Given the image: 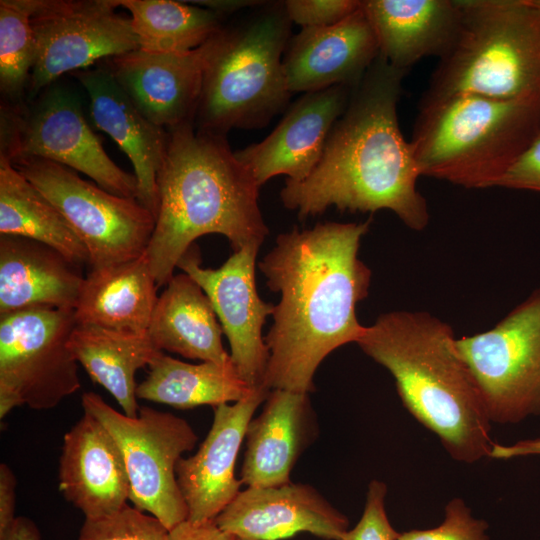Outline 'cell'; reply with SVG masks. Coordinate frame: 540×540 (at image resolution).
<instances>
[{
    "label": "cell",
    "mask_w": 540,
    "mask_h": 540,
    "mask_svg": "<svg viewBox=\"0 0 540 540\" xmlns=\"http://www.w3.org/2000/svg\"><path fill=\"white\" fill-rule=\"evenodd\" d=\"M69 348L90 378L103 386L117 401L123 413L136 417V372L149 366L160 352L147 332L132 333L92 325H76Z\"/></svg>",
    "instance_id": "27"
},
{
    "label": "cell",
    "mask_w": 540,
    "mask_h": 540,
    "mask_svg": "<svg viewBox=\"0 0 540 540\" xmlns=\"http://www.w3.org/2000/svg\"><path fill=\"white\" fill-rule=\"evenodd\" d=\"M495 187L540 194V132L496 182Z\"/></svg>",
    "instance_id": "36"
},
{
    "label": "cell",
    "mask_w": 540,
    "mask_h": 540,
    "mask_svg": "<svg viewBox=\"0 0 540 540\" xmlns=\"http://www.w3.org/2000/svg\"><path fill=\"white\" fill-rule=\"evenodd\" d=\"M168 533L159 519L127 504L112 514L85 519L78 540H167Z\"/></svg>",
    "instance_id": "32"
},
{
    "label": "cell",
    "mask_w": 540,
    "mask_h": 540,
    "mask_svg": "<svg viewBox=\"0 0 540 540\" xmlns=\"http://www.w3.org/2000/svg\"><path fill=\"white\" fill-rule=\"evenodd\" d=\"M540 132V95L455 94L420 101L410 142L420 176L468 188L496 182Z\"/></svg>",
    "instance_id": "5"
},
{
    "label": "cell",
    "mask_w": 540,
    "mask_h": 540,
    "mask_svg": "<svg viewBox=\"0 0 540 540\" xmlns=\"http://www.w3.org/2000/svg\"><path fill=\"white\" fill-rule=\"evenodd\" d=\"M80 267L44 243L0 235V315L31 308L74 310L85 278Z\"/></svg>",
    "instance_id": "23"
},
{
    "label": "cell",
    "mask_w": 540,
    "mask_h": 540,
    "mask_svg": "<svg viewBox=\"0 0 540 540\" xmlns=\"http://www.w3.org/2000/svg\"><path fill=\"white\" fill-rule=\"evenodd\" d=\"M34 8L35 0L0 1V87L11 96L28 84L34 64Z\"/></svg>",
    "instance_id": "31"
},
{
    "label": "cell",
    "mask_w": 540,
    "mask_h": 540,
    "mask_svg": "<svg viewBox=\"0 0 540 540\" xmlns=\"http://www.w3.org/2000/svg\"><path fill=\"white\" fill-rule=\"evenodd\" d=\"M130 12L139 49L182 53L206 43L222 27L220 14L209 8L171 0H118Z\"/></svg>",
    "instance_id": "30"
},
{
    "label": "cell",
    "mask_w": 540,
    "mask_h": 540,
    "mask_svg": "<svg viewBox=\"0 0 540 540\" xmlns=\"http://www.w3.org/2000/svg\"><path fill=\"white\" fill-rule=\"evenodd\" d=\"M489 420L540 416V286L493 328L456 339Z\"/></svg>",
    "instance_id": "9"
},
{
    "label": "cell",
    "mask_w": 540,
    "mask_h": 540,
    "mask_svg": "<svg viewBox=\"0 0 540 540\" xmlns=\"http://www.w3.org/2000/svg\"><path fill=\"white\" fill-rule=\"evenodd\" d=\"M532 455L540 456V438L519 440L511 445L493 443L489 457L507 460Z\"/></svg>",
    "instance_id": "39"
},
{
    "label": "cell",
    "mask_w": 540,
    "mask_h": 540,
    "mask_svg": "<svg viewBox=\"0 0 540 540\" xmlns=\"http://www.w3.org/2000/svg\"><path fill=\"white\" fill-rule=\"evenodd\" d=\"M73 309L31 308L0 315V418L15 407H56L80 389L69 348Z\"/></svg>",
    "instance_id": "10"
},
{
    "label": "cell",
    "mask_w": 540,
    "mask_h": 540,
    "mask_svg": "<svg viewBox=\"0 0 540 540\" xmlns=\"http://www.w3.org/2000/svg\"><path fill=\"white\" fill-rule=\"evenodd\" d=\"M149 368L147 377L137 386V398L178 409L237 402L253 389L233 364H191L160 351Z\"/></svg>",
    "instance_id": "29"
},
{
    "label": "cell",
    "mask_w": 540,
    "mask_h": 540,
    "mask_svg": "<svg viewBox=\"0 0 540 540\" xmlns=\"http://www.w3.org/2000/svg\"><path fill=\"white\" fill-rule=\"evenodd\" d=\"M361 6L358 0H287L285 11L291 22L306 27L334 25Z\"/></svg>",
    "instance_id": "35"
},
{
    "label": "cell",
    "mask_w": 540,
    "mask_h": 540,
    "mask_svg": "<svg viewBox=\"0 0 540 540\" xmlns=\"http://www.w3.org/2000/svg\"><path fill=\"white\" fill-rule=\"evenodd\" d=\"M58 479L65 499L85 519L117 512L130 498L121 451L105 426L87 412L64 435Z\"/></svg>",
    "instance_id": "20"
},
{
    "label": "cell",
    "mask_w": 540,
    "mask_h": 540,
    "mask_svg": "<svg viewBox=\"0 0 540 540\" xmlns=\"http://www.w3.org/2000/svg\"><path fill=\"white\" fill-rule=\"evenodd\" d=\"M239 540H241V539H239Z\"/></svg>",
    "instance_id": "42"
},
{
    "label": "cell",
    "mask_w": 540,
    "mask_h": 540,
    "mask_svg": "<svg viewBox=\"0 0 540 540\" xmlns=\"http://www.w3.org/2000/svg\"><path fill=\"white\" fill-rule=\"evenodd\" d=\"M378 55L361 5L334 25L302 28L290 38L283 58L288 89L305 94L338 85L354 88Z\"/></svg>",
    "instance_id": "18"
},
{
    "label": "cell",
    "mask_w": 540,
    "mask_h": 540,
    "mask_svg": "<svg viewBox=\"0 0 540 540\" xmlns=\"http://www.w3.org/2000/svg\"><path fill=\"white\" fill-rule=\"evenodd\" d=\"M118 7V0H35L30 94L64 73L139 49L131 18L117 12Z\"/></svg>",
    "instance_id": "13"
},
{
    "label": "cell",
    "mask_w": 540,
    "mask_h": 540,
    "mask_svg": "<svg viewBox=\"0 0 540 540\" xmlns=\"http://www.w3.org/2000/svg\"><path fill=\"white\" fill-rule=\"evenodd\" d=\"M352 89L338 85L305 93L266 138L236 151L237 159L259 186L281 174L289 181H303L317 166Z\"/></svg>",
    "instance_id": "16"
},
{
    "label": "cell",
    "mask_w": 540,
    "mask_h": 540,
    "mask_svg": "<svg viewBox=\"0 0 540 540\" xmlns=\"http://www.w3.org/2000/svg\"><path fill=\"white\" fill-rule=\"evenodd\" d=\"M1 150L11 161L37 157L84 173L102 189L136 198L137 179L105 152L83 116L78 99L50 89L24 117H1Z\"/></svg>",
    "instance_id": "12"
},
{
    "label": "cell",
    "mask_w": 540,
    "mask_h": 540,
    "mask_svg": "<svg viewBox=\"0 0 540 540\" xmlns=\"http://www.w3.org/2000/svg\"><path fill=\"white\" fill-rule=\"evenodd\" d=\"M370 223L295 227L280 234L259 263L267 286L281 294L264 338L269 350L264 385L269 390L309 394L324 358L357 343L364 333L356 307L368 295L371 270L358 251Z\"/></svg>",
    "instance_id": "1"
},
{
    "label": "cell",
    "mask_w": 540,
    "mask_h": 540,
    "mask_svg": "<svg viewBox=\"0 0 540 540\" xmlns=\"http://www.w3.org/2000/svg\"><path fill=\"white\" fill-rule=\"evenodd\" d=\"M406 74L378 55L352 89L315 169L303 181H286L280 193L286 208L300 219L331 206L362 213L386 209L410 229H425L429 212L417 188L420 173L397 116Z\"/></svg>",
    "instance_id": "2"
},
{
    "label": "cell",
    "mask_w": 540,
    "mask_h": 540,
    "mask_svg": "<svg viewBox=\"0 0 540 540\" xmlns=\"http://www.w3.org/2000/svg\"><path fill=\"white\" fill-rule=\"evenodd\" d=\"M210 39L182 53L137 49L113 57L110 71L151 122L170 130L195 118Z\"/></svg>",
    "instance_id": "19"
},
{
    "label": "cell",
    "mask_w": 540,
    "mask_h": 540,
    "mask_svg": "<svg viewBox=\"0 0 540 540\" xmlns=\"http://www.w3.org/2000/svg\"><path fill=\"white\" fill-rule=\"evenodd\" d=\"M487 529L486 521L474 517L464 500L454 498L446 504L439 526L406 531L397 540H490Z\"/></svg>",
    "instance_id": "33"
},
{
    "label": "cell",
    "mask_w": 540,
    "mask_h": 540,
    "mask_svg": "<svg viewBox=\"0 0 540 540\" xmlns=\"http://www.w3.org/2000/svg\"><path fill=\"white\" fill-rule=\"evenodd\" d=\"M0 235L44 243L75 264H89L88 251L57 208L0 152Z\"/></svg>",
    "instance_id": "28"
},
{
    "label": "cell",
    "mask_w": 540,
    "mask_h": 540,
    "mask_svg": "<svg viewBox=\"0 0 540 540\" xmlns=\"http://www.w3.org/2000/svg\"><path fill=\"white\" fill-rule=\"evenodd\" d=\"M147 333L154 346L185 358L233 364L223 330L200 285L186 273L173 276L158 296Z\"/></svg>",
    "instance_id": "25"
},
{
    "label": "cell",
    "mask_w": 540,
    "mask_h": 540,
    "mask_svg": "<svg viewBox=\"0 0 540 540\" xmlns=\"http://www.w3.org/2000/svg\"><path fill=\"white\" fill-rule=\"evenodd\" d=\"M158 209L145 251L158 287L206 234H221L234 250L263 243L268 234L258 204L260 186L237 159L226 136L195 131L193 122L169 130L157 178Z\"/></svg>",
    "instance_id": "3"
},
{
    "label": "cell",
    "mask_w": 540,
    "mask_h": 540,
    "mask_svg": "<svg viewBox=\"0 0 540 540\" xmlns=\"http://www.w3.org/2000/svg\"><path fill=\"white\" fill-rule=\"evenodd\" d=\"M16 477L5 463L0 464V536L4 535L14 522Z\"/></svg>",
    "instance_id": "38"
},
{
    "label": "cell",
    "mask_w": 540,
    "mask_h": 540,
    "mask_svg": "<svg viewBox=\"0 0 540 540\" xmlns=\"http://www.w3.org/2000/svg\"><path fill=\"white\" fill-rule=\"evenodd\" d=\"M449 324L425 311L380 315L357 341L393 376L411 415L464 463L489 457L491 421Z\"/></svg>",
    "instance_id": "4"
},
{
    "label": "cell",
    "mask_w": 540,
    "mask_h": 540,
    "mask_svg": "<svg viewBox=\"0 0 540 540\" xmlns=\"http://www.w3.org/2000/svg\"><path fill=\"white\" fill-rule=\"evenodd\" d=\"M167 540H239L218 527L215 520L205 522L183 521L169 530Z\"/></svg>",
    "instance_id": "37"
},
{
    "label": "cell",
    "mask_w": 540,
    "mask_h": 540,
    "mask_svg": "<svg viewBox=\"0 0 540 540\" xmlns=\"http://www.w3.org/2000/svg\"><path fill=\"white\" fill-rule=\"evenodd\" d=\"M11 162L57 208L83 242L91 270L145 253L155 217L136 198L114 195L47 159L30 157Z\"/></svg>",
    "instance_id": "11"
},
{
    "label": "cell",
    "mask_w": 540,
    "mask_h": 540,
    "mask_svg": "<svg viewBox=\"0 0 540 540\" xmlns=\"http://www.w3.org/2000/svg\"><path fill=\"white\" fill-rule=\"evenodd\" d=\"M215 522L241 540H278L299 532L339 540L349 529L348 518L317 489L292 482L241 490Z\"/></svg>",
    "instance_id": "17"
},
{
    "label": "cell",
    "mask_w": 540,
    "mask_h": 540,
    "mask_svg": "<svg viewBox=\"0 0 540 540\" xmlns=\"http://www.w3.org/2000/svg\"><path fill=\"white\" fill-rule=\"evenodd\" d=\"M458 4L456 38L440 58L422 99L540 95V9L529 0H458Z\"/></svg>",
    "instance_id": "6"
},
{
    "label": "cell",
    "mask_w": 540,
    "mask_h": 540,
    "mask_svg": "<svg viewBox=\"0 0 540 540\" xmlns=\"http://www.w3.org/2000/svg\"><path fill=\"white\" fill-rule=\"evenodd\" d=\"M318 429L309 394L270 390L261 413L246 430L241 482L247 487L280 486Z\"/></svg>",
    "instance_id": "22"
},
{
    "label": "cell",
    "mask_w": 540,
    "mask_h": 540,
    "mask_svg": "<svg viewBox=\"0 0 540 540\" xmlns=\"http://www.w3.org/2000/svg\"><path fill=\"white\" fill-rule=\"evenodd\" d=\"M386 494V484L380 480H372L368 485L359 522L352 529H348L339 540H397L400 533L388 519L385 509Z\"/></svg>",
    "instance_id": "34"
},
{
    "label": "cell",
    "mask_w": 540,
    "mask_h": 540,
    "mask_svg": "<svg viewBox=\"0 0 540 540\" xmlns=\"http://www.w3.org/2000/svg\"><path fill=\"white\" fill-rule=\"evenodd\" d=\"M84 412L96 417L116 441L127 470L133 506L159 519L168 530L188 519L176 466L198 436L183 418L148 406L136 417L112 408L94 392L82 395Z\"/></svg>",
    "instance_id": "8"
},
{
    "label": "cell",
    "mask_w": 540,
    "mask_h": 540,
    "mask_svg": "<svg viewBox=\"0 0 540 540\" xmlns=\"http://www.w3.org/2000/svg\"><path fill=\"white\" fill-rule=\"evenodd\" d=\"M361 5L379 54L405 71L422 58H442L459 29L458 0H364Z\"/></svg>",
    "instance_id": "24"
},
{
    "label": "cell",
    "mask_w": 540,
    "mask_h": 540,
    "mask_svg": "<svg viewBox=\"0 0 540 540\" xmlns=\"http://www.w3.org/2000/svg\"><path fill=\"white\" fill-rule=\"evenodd\" d=\"M77 76L89 96L94 125L129 158L137 179V200L155 217L157 178L167 153L169 132L139 110L110 70H83Z\"/></svg>",
    "instance_id": "21"
},
{
    "label": "cell",
    "mask_w": 540,
    "mask_h": 540,
    "mask_svg": "<svg viewBox=\"0 0 540 540\" xmlns=\"http://www.w3.org/2000/svg\"><path fill=\"white\" fill-rule=\"evenodd\" d=\"M529 2H530L533 6L537 7L538 9H540V0H529Z\"/></svg>",
    "instance_id": "41"
},
{
    "label": "cell",
    "mask_w": 540,
    "mask_h": 540,
    "mask_svg": "<svg viewBox=\"0 0 540 540\" xmlns=\"http://www.w3.org/2000/svg\"><path fill=\"white\" fill-rule=\"evenodd\" d=\"M259 248L247 245L235 250L222 266L211 269L201 267L200 252L193 244L177 264L209 298L229 341L232 363L251 388L265 387L269 350L262 328L275 308L257 292L255 262Z\"/></svg>",
    "instance_id": "14"
},
{
    "label": "cell",
    "mask_w": 540,
    "mask_h": 540,
    "mask_svg": "<svg viewBox=\"0 0 540 540\" xmlns=\"http://www.w3.org/2000/svg\"><path fill=\"white\" fill-rule=\"evenodd\" d=\"M146 253L84 278L74 309L77 325L147 332L158 296Z\"/></svg>",
    "instance_id": "26"
},
{
    "label": "cell",
    "mask_w": 540,
    "mask_h": 540,
    "mask_svg": "<svg viewBox=\"0 0 540 540\" xmlns=\"http://www.w3.org/2000/svg\"><path fill=\"white\" fill-rule=\"evenodd\" d=\"M290 23L284 2L269 3L210 39L195 115L200 130L225 135L232 128L263 127L285 107Z\"/></svg>",
    "instance_id": "7"
},
{
    "label": "cell",
    "mask_w": 540,
    "mask_h": 540,
    "mask_svg": "<svg viewBox=\"0 0 540 540\" xmlns=\"http://www.w3.org/2000/svg\"><path fill=\"white\" fill-rule=\"evenodd\" d=\"M270 390L253 388L233 404L214 407L211 428L197 452L182 457L176 466L179 488L188 509V519L199 523L215 520L241 491L235 464L249 422Z\"/></svg>",
    "instance_id": "15"
},
{
    "label": "cell",
    "mask_w": 540,
    "mask_h": 540,
    "mask_svg": "<svg viewBox=\"0 0 540 540\" xmlns=\"http://www.w3.org/2000/svg\"><path fill=\"white\" fill-rule=\"evenodd\" d=\"M0 540H41V535L31 519L19 516L15 518L6 533L0 536Z\"/></svg>",
    "instance_id": "40"
}]
</instances>
